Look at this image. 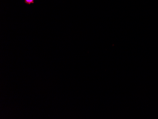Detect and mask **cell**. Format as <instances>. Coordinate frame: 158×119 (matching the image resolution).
Segmentation results:
<instances>
[{
	"label": "cell",
	"mask_w": 158,
	"mask_h": 119,
	"mask_svg": "<svg viewBox=\"0 0 158 119\" xmlns=\"http://www.w3.org/2000/svg\"><path fill=\"white\" fill-rule=\"evenodd\" d=\"M35 0H25V2L27 4H31L34 3Z\"/></svg>",
	"instance_id": "6da1fadb"
}]
</instances>
